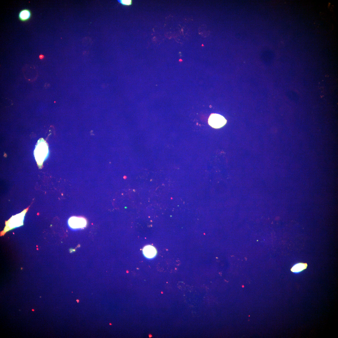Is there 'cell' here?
Wrapping results in <instances>:
<instances>
[{
  "label": "cell",
  "mask_w": 338,
  "mask_h": 338,
  "mask_svg": "<svg viewBox=\"0 0 338 338\" xmlns=\"http://www.w3.org/2000/svg\"><path fill=\"white\" fill-rule=\"evenodd\" d=\"M34 151V154L36 162L38 166H41L46 158L48 153V147L44 140L38 141Z\"/></svg>",
  "instance_id": "cell-1"
},
{
  "label": "cell",
  "mask_w": 338,
  "mask_h": 338,
  "mask_svg": "<svg viewBox=\"0 0 338 338\" xmlns=\"http://www.w3.org/2000/svg\"><path fill=\"white\" fill-rule=\"evenodd\" d=\"M28 209V208H27L21 213L13 216L8 221H6L4 232H7L22 225L23 224L24 217Z\"/></svg>",
  "instance_id": "cell-2"
},
{
  "label": "cell",
  "mask_w": 338,
  "mask_h": 338,
  "mask_svg": "<svg viewBox=\"0 0 338 338\" xmlns=\"http://www.w3.org/2000/svg\"><path fill=\"white\" fill-rule=\"evenodd\" d=\"M227 120L222 115L217 114H212L208 119V123L212 127L217 129L223 126Z\"/></svg>",
  "instance_id": "cell-3"
},
{
  "label": "cell",
  "mask_w": 338,
  "mask_h": 338,
  "mask_svg": "<svg viewBox=\"0 0 338 338\" xmlns=\"http://www.w3.org/2000/svg\"><path fill=\"white\" fill-rule=\"evenodd\" d=\"M68 223L69 227L73 229L82 228L87 225L86 219L81 217H71L69 219Z\"/></svg>",
  "instance_id": "cell-4"
},
{
  "label": "cell",
  "mask_w": 338,
  "mask_h": 338,
  "mask_svg": "<svg viewBox=\"0 0 338 338\" xmlns=\"http://www.w3.org/2000/svg\"><path fill=\"white\" fill-rule=\"evenodd\" d=\"M143 253L144 255L146 258L151 259L153 258L156 255L157 251L153 246L151 245H147L143 248Z\"/></svg>",
  "instance_id": "cell-5"
},
{
  "label": "cell",
  "mask_w": 338,
  "mask_h": 338,
  "mask_svg": "<svg viewBox=\"0 0 338 338\" xmlns=\"http://www.w3.org/2000/svg\"><path fill=\"white\" fill-rule=\"evenodd\" d=\"M31 16V11L28 9L25 8L20 11L18 14V18L21 21L26 22L28 21Z\"/></svg>",
  "instance_id": "cell-6"
},
{
  "label": "cell",
  "mask_w": 338,
  "mask_h": 338,
  "mask_svg": "<svg viewBox=\"0 0 338 338\" xmlns=\"http://www.w3.org/2000/svg\"><path fill=\"white\" fill-rule=\"evenodd\" d=\"M307 266L306 263H299L294 264L291 269V271L294 273H299L306 269Z\"/></svg>",
  "instance_id": "cell-7"
},
{
  "label": "cell",
  "mask_w": 338,
  "mask_h": 338,
  "mask_svg": "<svg viewBox=\"0 0 338 338\" xmlns=\"http://www.w3.org/2000/svg\"><path fill=\"white\" fill-rule=\"evenodd\" d=\"M118 2L121 4L125 5H130L132 4V1L131 0H118Z\"/></svg>",
  "instance_id": "cell-8"
},
{
  "label": "cell",
  "mask_w": 338,
  "mask_h": 338,
  "mask_svg": "<svg viewBox=\"0 0 338 338\" xmlns=\"http://www.w3.org/2000/svg\"><path fill=\"white\" fill-rule=\"evenodd\" d=\"M44 57V56L42 55H40L39 56V58L40 59H43Z\"/></svg>",
  "instance_id": "cell-9"
},
{
  "label": "cell",
  "mask_w": 338,
  "mask_h": 338,
  "mask_svg": "<svg viewBox=\"0 0 338 338\" xmlns=\"http://www.w3.org/2000/svg\"><path fill=\"white\" fill-rule=\"evenodd\" d=\"M76 301H77L78 302H79V300H76Z\"/></svg>",
  "instance_id": "cell-10"
},
{
  "label": "cell",
  "mask_w": 338,
  "mask_h": 338,
  "mask_svg": "<svg viewBox=\"0 0 338 338\" xmlns=\"http://www.w3.org/2000/svg\"><path fill=\"white\" fill-rule=\"evenodd\" d=\"M32 311H34V310H33V309H32Z\"/></svg>",
  "instance_id": "cell-11"
},
{
  "label": "cell",
  "mask_w": 338,
  "mask_h": 338,
  "mask_svg": "<svg viewBox=\"0 0 338 338\" xmlns=\"http://www.w3.org/2000/svg\"><path fill=\"white\" fill-rule=\"evenodd\" d=\"M202 46H203V44H202Z\"/></svg>",
  "instance_id": "cell-12"
}]
</instances>
